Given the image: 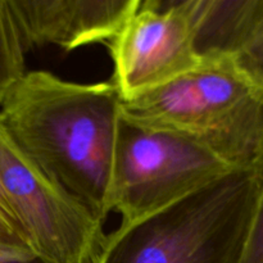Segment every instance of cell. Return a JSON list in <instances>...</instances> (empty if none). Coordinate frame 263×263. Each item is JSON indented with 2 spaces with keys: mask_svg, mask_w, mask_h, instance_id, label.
<instances>
[{
  "mask_svg": "<svg viewBox=\"0 0 263 263\" xmlns=\"http://www.w3.org/2000/svg\"><path fill=\"white\" fill-rule=\"evenodd\" d=\"M122 100L112 81L80 84L31 71L0 105L17 148L64 192L104 222Z\"/></svg>",
  "mask_w": 263,
  "mask_h": 263,
  "instance_id": "cell-1",
  "label": "cell"
},
{
  "mask_svg": "<svg viewBox=\"0 0 263 263\" xmlns=\"http://www.w3.org/2000/svg\"><path fill=\"white\" fill-rule=\"evenodd\" d=\"M262 168H236L107 234L94 263H240Z\"/></svg>",
  "mask_w": 263,
  "mask_h": 263,
  "instance_id": "cell-2",
  "label": "cell"
},
{
  "mask_svg": "<svg viewBox=\"0 0 263 263\" xmlns=\"http://www.w3.org/2000/svg\"><path fill=\"white\" fill-rule=\"evenodd\" d=\"M122 116L186 136L233 168L263 167V90L233 58L205 59L194 71L122 102Z\"/></svg>",
  "mask_w": 263,
  "mask_h": 263,
  "instance_id": "cell-3",
  "label": "cell"
},
{
  "mask_svg": "<svg viewBox=\"0 0 263 263\" xmlns=\"http://www.w3.org/2000/svg\"><path fill=\"white\" fill-rule=\"evenodd\" d=\"M233 167L197 141L121 117L110 190L112 212L131 222L207 186Z\"/></svg>",
  "mask_w": 263,
  "mask_h": 263,
  "instance_id": "cell-4",
  "label": "cell"
},
{
  "mask_svg": "<svg viewBox=\"0 0 263 263\" xmlns=\"http://www.w3.org/2000/svg\"><path fill=\"white\" fill-rule=\"evenodd\" d=\"M0 181L36 253L55 263H94L104 222L33 164L0 121Z\"/></svg>",
  "mask_w": 263,
  "mask_h": 263,
  "instance_id": "cell-5",
  "label": "cell"
},
{
  "mask_svg": "<svg viewBox=\"0 0 263 263\" xmlns=\"http://www.w3.org/2000/svg\"><path fill=\"white\" fill-rule=\"evenodd\" d=\"M107 46L113 61L112 84L122 102L153 91L203 63L194 46L187 0H140Z\"/></svg>",
  "mask_w": 263,
  "mask_h": 263,
  "instance_id": "cell-6",
  "label": "cell"
},
{
  "mask_svg": "<svg viewBox=\"0 0 263 263\" xmlns=\"http://www.w3.org/2000/svg\"><path fill=\"white\" fill-rule=\"evenodd\" d=\"M28 50L54 45L67 51L107 44L140 0H10Z\"/></svg>",
  "mask_w": 263,
  "mask_h": 263,
  "instance_id": "cell-7",
  "label": "cell"
},
{
  "mask_svg": "<svg viewBox=\"0 0 263 263\" xmlns=\"http://www.w3.org/2000/svg\"><path fill=\"white\" fill-rule=\"evenodd\" d=\"M202 61L233 58L263 17V0H187Z\"/></svg>",
  "mask_w": 263,
  "mask_h": 263,
  "instance_id": "cell-8",
  "label": "cell"
},
{
  "mask_svg": "<svg viewBox=\"0 0 263 263\" xmlns=\"http://www.w3.org/2000/svg\"><path fill=\"white\" fill-rule=\"evenodd\" d=\"M27 51L10 0H0V105L27 73Z\"/></svg>",
  "mask_w": 263,
  "mask_h": 263,
  "instance_id": "cell-9",
  "label": "cell"
},
{
  "mask_svg": "<svg viewBox=\"0 0 263 263\" xmlns=\"http://www.w3.org/2000/svg\"><path fill=\"white\" fill-rule=\"evenodd\" d=\"M233 59L239 69L263 90V17Z\"/></svg>",
  "mask_w": 263,
  "mask_h": 263,
  "instance_id": "cell-10",
  "label": "cell"
},
{
  "mask_svg": "<svg viewBox=\"0 0 263 263\" xmlns=\"http://www.w3.org/2000/svg\"><path fill=\"white\" fill-rule=\"evenodd\" d=\"M0 247L20 251H33L25 228L15 215L0 181ZM35 252V251H33Z\"/></svg>",
  "mask_w": 263,
  "mask_h": 263,
  "instance_id": "cell-11",
  "label": "cell"
},
{
  "mask_svg": "<svg viewBox=\"0 0 263 263\" xmlns=\"http://www.w3.org/2000/svg\"><path fill=\"white\" fill-rule=\"evenodd\" d=\"M240 263H263V167L261 187Z\"/></svg>",
  "mask_w": 263,
  "mask_h": 263,
  "instance_id": "cell-12",
  "label": "cell"
},
{
  "mask_svg": "<svg viewBox=\"0 0 263 263\" xmlns=\"http://www.w3.org/2000/svg\"><path fill=\"white\" fill-rule=\"evenodd\" d=\"M0 263H55L33 251H20L0 247Z\"/></svg>",
  "mask_w": 263,
  "mask_h": 263,
  "instance_id": "cell-13",
  "label": "cell"
}]
</instances>
